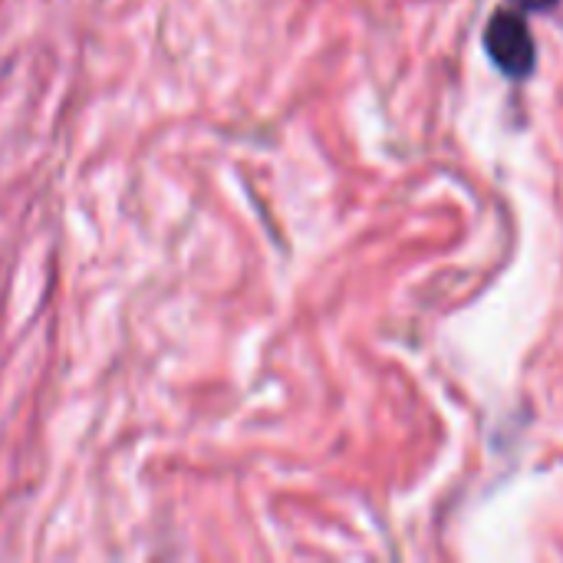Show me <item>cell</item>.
<instances>
[{"label":"cell","instance_id":"cell-1","mask_svg":"<svg viewBox=\"0 0 563 563\" xmlns=\"http://www.w3.org/2000/svg\"><path fill=\"white\" fill-rule=\"evenodd\" d=\"M488 53L508 76H528L534 69L538 46H534L528 20L518 7L515 10L505 7L495 13V20L488 26Z\"/></svg>","mask_w":563,"mask_h":563}]
</instances>
